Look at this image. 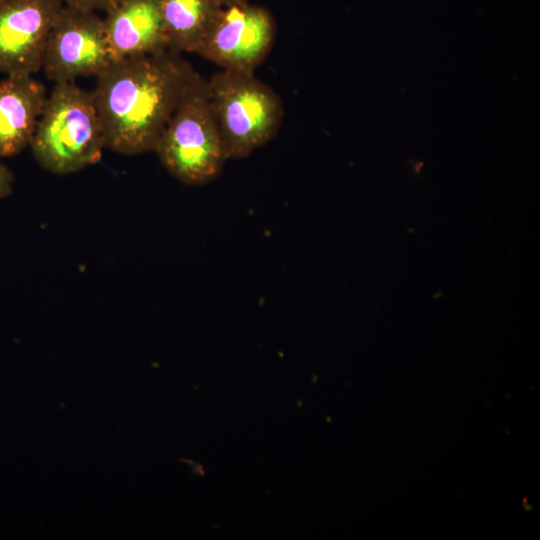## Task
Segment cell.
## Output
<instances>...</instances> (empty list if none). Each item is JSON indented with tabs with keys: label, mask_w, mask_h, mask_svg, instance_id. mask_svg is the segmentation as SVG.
I'll use <instances>...</instances> for the list:
<instances>
[{
	"label": "cell",
	"mask_w": 540,
	"mask_h": 540,
	"mask_svg": "<svg viewBox=\"0 0 540 540\" xmlns=\"http://www.w3.org/2000/svg\"><path fill=\"white\" fill-rule=\"evenodd\" d=\"M61 0L0 1V72L32 76L42 68L50 30Z\"/></svg>",
	"instance_id": "cell-7"
},
{
	"label": "cell",
	"mask_w": 540,
	"mask_h": 540,
	"mask_svg": "<svg viewBox=\"0 0 540 540\" xmlns=\"http://www.w3.org/2000/svg\"><path fill=\"white\" fill-rule=\"evenodd\" d=\"M207 85L227 159L246 158L277 135L282 100L254 73L221 69Z\"/></svg>",
	"instance_id": "cell-4"
},
{
	"label": "cell",
	"mask_w": 540,
	"mask_h": 540,
	"mask_svg": "<svg viewBox=\"0 0 540 540\" xmlns=\"http://www.w3.org/2000/svg\"><path fill=\"white\" fill-rule=\"evenodd\" d=\"M195 73L171 49L113 60L92 90L105 147L122 155L154 151Z\"/></svg>",
	"instance_id": "cell-1"
},
{
	"label": "cell",
	"mask_w": 540,
	"mask_h": 540,
	"mask_svg": "<svg viewBox=\"0 0 540 540\" xmlns=\"http://www.w3.org/2000/svg\"><path fill=\"white\" fill-rule=\"evenodd\" d=\"M14 177L12 172L0 162V199L12 192Z\"/></svg>",
	"instance_id": "cell-12"
},
{
	"label": "cell",
	"mask_w": 540,
	"mask_h": 540,
	"mask_svg": "<svg viewBox=\"0 0 540 540\" xmlns=\"http://www.w3.org/2000/svg\"><path fill=\"white\" fill-rule=\"evenodd\" d=\"M275 35V19L266 7L249 1L220 7L195 53L222 69L254 73Z\"/></svg>",
	"instance_id": "cell-5"
},
{
	"label": "cell",
	"mask_w": 540,
	"mask_h": 540,
	"mask_svg": "<svg viewBox=\"0 0 540 540\" xmlns=\"http://www.w3.org/2000/svg\"><path fill=\"white\" fill-rule=\"evenodd\" d=\"M47 96L32 76L9 75L0 81V158L30 146Z\"/></svg>",
	"instance_id": "cell-9"
},
{
	"label": "cell",
	"mask_w": 540,
	"mask_h": 540,
	"mask_svg": "<svg viewBox=\"0 0 540 540\" xmlns=\"http://www.w3.org/2000/svg\"><path fill=\"white\" fill-rule=\"evenodd\" d=\"M64 6L88 11H108L118 0H61Z\"/></svg>",
	"instance_id": "cell-11"
},
{
	"label": "cell",
	"mask_w": 540,
	"mask_h": 540,
	"mask_svg": "<svg viewBox=\"0 0 540 540\" xmlns=\"http://www.w3.org/2000/svg\"><path fill=\"white\" fill-rule=\"evenodd\" d=\"M168 49L195 53L220 6L214 0H159Z\"/></svg>",
	"instance_id": "cell-10"
},
{
	"label": "cell",
	"mask_w": 540,
	"mask_h": 540,
	"mask_svg": "<svg viewBox=\"0 0 540 540\" xmlns=\"http://www.w3.org/2000/svg\"><path fill=\"white\" fill-rule=\"evenodd\" d=\"M30 148L38 164L56 175L98 163L106 147L93 92L75 82L55 83Z\"/></svg>",
	"instance_id": "cell-2"
},
{
	"label": "cell",
	"mask_w": 540,
	"mask_h": 540,
	"mask_svg": "<svg viewBox=\"0 0 540 540\" xmlns=\"http://www.w3.org/2000/svg\"><path fill=\"white\" fill-rule=\"evenodd\" d=\"M0 1H2V0H0Z\"/></svg>",
	"instance_id": "cell-14"
},
{
	"label": "cell",
	"mask_w": 540,
	"mask_h": 540,
	"mask_svg": "<svg viewBox=\"0 0 540 540\" xmlns=\"http://www.w3.org/2000/svg\"><path fill=\"white\" fill-rule=\"evenodd\" d=\"M220 7H226L230 5L240 4L248 2L249 0H214Z\"/></svg>",
	"instance_id": "cell-13"
},
{
	"label": "cell",
	"mask_w": 540,
	"mask_h": 540,
	"mask_svg": "<svg viewBox=\"0 0 540 540\" xmlns=\"http://www.w3.org/2000/svg\"><path fill=\"white\" fill-rule=\"evenodd\" d=\"M111 62L103 18L64 6L46 42L41 68L46 77L54 83L97 77Z\"/></svg>",
	"instance_id": "cell-6"
},
{
	"label": "cell",
	"mask_w": 540,
	"mask_h": 540,
	"mask_svg": "<svg viewBox=\"0 0 540 540\" xmlns=\"http://www.w3.org/2000/svg\"><path fill=\"white\" fill-rule=\"evenodd\" d=\"M105 13L112 61L168 49L159 0H118Z\"/></svg>",
	"instance_id": "cell-8"
},
{
	"label": "cell",
	"mask_w": 540,
	"mask_h": 540,
	"mask_svg": "<svg viewBox=\"0 0 540 540\" xmlns=\"http://www.w3.org/2000/svg\"><path fill=\"white\" fill-rule=\"evenodd\" d=\"M164 168L188 185L216 179L228 160L212 110L207 80L195 73L154 150Z\"/></svg>",
	"instance_id": "cell-3"
}]
</instances>
